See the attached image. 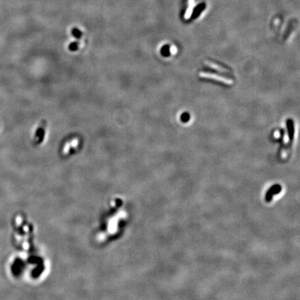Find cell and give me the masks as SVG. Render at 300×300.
Masks as SVG:
<instances>
[{"mask_svg":"<svg viewBox=\"0 0 300 300\" xmlns=\"http://www.w3.org/2000/svg\"><path fill=\"white\" fill-rule=\"evenodd\" d=\"M46 128L47 122L46 120H43L38 126V129H36L35 136L33 137V143L34 145H40L45 140Z\"/></svg>","mask_w":300,"mask_h":300,"instance_id":"1","label":"cell"},{"mask_svg":"<svg viewBox=\"0 0 300 300\" xmlns=\"http://www.w3.org/2000/svg\"><path fill=\"white\" fill-rule=\"evenodd\" d=\"M199 76L201 77L204 78V79H213V80L218 81V82L224 83L226 85H233L234 82L232 79L229 78L223 77V76L219 75V74H214V73L208 72H199Z\"/></svg>","mask_w":300,"mask_h":300,"instance_id":"2","label":"cell"},{"mask_svg":"<svg viewBox=\"0 0 300 300\" xmlns=\"http://www.w3.org/2000/svg\"><path fill=\"white\" fill-rule=\"evenodd\" d=\"M281 191V186L279 184H276L272 186L265 194V201L267 202H270L272 201V197L275 194H279Z\"/></svg>","mask_w":300,"mask_h":300,"instance_id":"3","label":"cell"},{"mask_svg":"<svg viewBox=\"0 0 300 300\" xmlns=\"http://www.w3.org/2000/svg\"><path fill=\"white\" fill-rule=\"evenodd\" d=\"M205 64L206 65H208L209 67L215 69V70L218 71V72H220L221 73H230L229 69L222 67V66L216 64V63L211 62V61H205Z\"/></svg>","mask_w":300,"mask_h":300,"instance_id":"4","label":"cell"},{"mask_svg":"<svg viewBox=\"0 0 300 300\" xmlns=\"http://www.w3.org/2000/svg\"><path fill=\"white\" fill-rule=\"evenodd\" d=\"M287 127L288 130V136H289L291 140H293L294 136V128H293V122L291 120H288L287 121Z\"/></svg>","mask_w":300,"mask_h":300,"instance_id":"5","label":"cell"},{"mask_svg":"<svg viewBox=\"0 0 300 300\" xmlns=\"http://www.w3.org/2000/svg\"><path fill=\"white\" fill-rule=\"evenodd\" d=\"M79 43H76V42H73V43H71L69 44V49L71 51H76L79 49Z\"/></svg>","mask_w":300,"mask_h":300,"instance_id":"6","label":"cell"},{"mask_svg":"<svg viewBox=\"0 0 300 300\" xmlns=\"http://www.w3.org/2000/svg\"><path fill=\"white\" fill-rule=\"evenodd\" d=\"M184 116V117H185V118H181V119H182V120H184V121H187V120H188V119H189V116H188V114H185V115H183V116Z\"/></svg>","mask_w":300,"mask_h":300,"instance_id":"7","label":"cell"},{"mask_svg":"<svg viewBox=\"0 0 300 300\" xmlns=\"http://www.w3.org/2000/svg\"><path fill=\"white\" fill-rule=\"evenodd\" d=\"M279 135H280L279 133L277 132V131H276V132H275V137H277H277H279Z\"/></svg>","mask_w":300,"mask_h":300,"instance_id":"8","label":"cell"}]
</instances>
